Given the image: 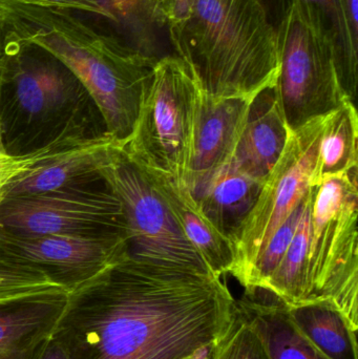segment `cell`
Masks as SVG:
<instances>
[{"instance_id":"cell-1","label":"cell","mask_w":358,"mask_h":359,"mask_svg":"<svg viewBox=\"0 0 358 359\" xmlns=\"http://www.w3.org/2000/svg\"><path fill=\"white\" fill-rule=\"evenodd\" d=\"M235 313L212 272L128 253L69 292L52 339L67 359H185L220 341Z\"/></svg>"},{"instance_id":"cell-2","label":"cell","mask_w":358,"mask_h":359,"mask_svg":"<svg viewBox=\"0 0 358 359\" xmlns=\"http://www.w3.org/2000/svg\"><path fill=\"white\" fill-rule=\"evenodd\" d=\"M8 41L32 46L58 59L92 99L105 133L121 145L130 141L157 57L117 36L103 34L74 11L4 2Z\"/></svg>"},{"instance_id":"cell-3","label":"cell","mask_w":358,"mask_h":359,"mask_svg":"<svg viewBox=\"0 0 358 359\" xmlns=\"http://www.w3.org/2000/svg\"><path fill=\"white\" fill-rule=\"evenodd\" d=\"M168 37L212 96L256 98L277 84L279 38L264 0H197Z\"/></svg>"},{"instance_id":"cell-4","label":"cell","mask_w":358,"mask_h":359,"mask_svg":"<svg viewBox=\"0 0 358 359\" xmlns=\"http://www.w3.org/2000/svg\"><path fill=\"white\" fill-rule=\"evenodd\" d=\"M94 109L85 88L58 59L36 46L8 41L0 73V126L8 154L25 155L59 141L105 134L92 130Z\"/></svg>"},{"instance_id":"cell-5","label":"cell","mask_w":358,"mask_h":359,"mask_svg":"<svg viewBox=\"0 0 358 359\" xmlns=\"http://www.w3.org/2000/svg\"><path fill=\"white\" fill-rule=\"evenodd\" d=\"M277 29L275 90L288 128L296 130L350 100L340 84L336 42L317 11L302 0H285Z\"/></svg>"},{"instance_id":"cell-6","label":"cell","mask_w":358,"mask_h":359,"mask_svg":"<svg viewBox=\"0 0 358 359\" xmlns=\"http://www.w3.org/2000/svg\"><path fill=\"white\" fill-rule=\"evenodd\" d=\"M202 86L176 55L160 57L126 151L145 168L186 184Z\"/></svg>"},{"instance_id":"cell-7","label":"cell","mask_w":358,"mask_h":359,"mask_svg":"<svg viewBox=\"0 0 358 359\" xmlns=\"http://www.w3.org/2000/svg\"><path fill=\"white\" fill-rule=\"evenodd\" d=\"M358 170L326 177L311 212L308 302L333 303L358 330Z\"/></svg>"},{"instance_id":"cell-8","label":"cell","mask_w":358,"mask_h":359,"mask_svg":"<svg viewBox=\"0 0 358 359\" xmlns=\"http://www.w3.org/2000/svg\"><path fill=\"white\" fill-rule=\"evenodd\" d=\"M99 175L121 203L130 255L153 263L212 272L185 236L153 180L124 145L113 144Z\"/></svg>"},{"instance_id":"cell-9","label":"cell","mask_w":358,"mask_h":359,"mask_svg":"<svg viewBox=\"0 0 358 359\" xmlns=\"http://www.w3.org/2000/svg\"><path fill=\"white\" fill-rule=\"evenodd\" d=\"M329 114L310 120L296 130H289L281 158L265 179L256 205L235 234V266L231 276L242 286H246L259 255L273 234L308 192Z\"/></svg>"},{"instance_id":"cell-10","label":"cell","mask_w":358,"mask_h":359,"mask_svg":"<svg viewBox=\"0 0 358 359\" xmlns=\"http://www.w3.org/2000/svg\"><path fill=\"white\" fill-rule=\"evenodd\" d=\"M130 253L126 233L27 234L0 227V270L33 274L73 291Z\"/></svg>"},{"instance_id":"cell-11","label":"cell","mask_w":358,"mask_h":359,"mask_svg":"<svg viewBox=\"0 0 358 359\" xmlns=\"http://www.w3.org/2000/svg\"><path fill=\"white\" fill-rule=\"evenodd\" d=\"M95 184L4 198L0 227L27 234L128 236L121 203L106 186Z\"/></svg>"},{"instance_id":"cell-12","label":"cell","mask_w":358,"mask_h":359,"mask_svg":"<svg viewBox=\"0 0 358 359\" xmlns=\"http://www.w3.org/2000/svg\"><path fill=\"white\" fill-rule=\"evenodd\" d=\"M69 291L33 274L0 270V359H38L52 339Z\"/></svg>"},{"instance_id":"cell-13","label":"cell","mask_w":358,"mask_h":359,"mask_svg":"<svg viewBox=\"0 0 358 359\" xmlns=\"http://www.w3.org/2000/svg\"><path fill=\"white\" fill-rule=\"evenodd\" d=\"M254 100L212 96L202 88L195 111L193 157L186 180L193 196L233 159Z\"/></svg>"},{"instance_id":"cell-14","label":"cell","mask_w":358,"mask_h":359,"mask_svg":"<svg viewBox=\"0 0 358 359\" xmlns=\"http://www.w3.org/2000/svg\"><path fill=\"white\" fill-rule=\"evenodd\" d=\"M115 143L105 133L53 154L15 180L4 198L102 182L99 172Z\"/></svg>"},{"instance_id":"cell-15","label":"cell","mask_w":358,"mask_h":359,"mask_svg":"<svg viewBox=\"0 0 358 359\" xmlns=\"http://www.w3.org/2000/svg\"><path fill=\"white\" fill-rule=\"evenodd\" d=\"M288 134L275 86L263 90L252 101L231 163L243 174L264 182L281 158Z\"/></svg>"},{"instance_id":"cell-16","label":"cell","mask_w":358,"mask_h":359,"mask_svg":"<svg viewBox=\"0 0 358 359\" xmlns=\"http://www.w3.org/2000/svg\"><path fill=\"white\" fill-rule=\"evenodd\" d=\"M143 168L210 271L218 278L233 273L235 266V251L233 243L221 233L202 212L186 184L145 166Z\"/></svg>"},{"instance_id":"cell-17","label":"cell","mask_w":358,"mask_h":359,"mask_svg":"<svg viewBox=\"0 0 358 359\" xmlns=\"http://www.w3.org/2000/svg\"><path fill=\"white\" fill-rule=\"evenodd\" d=\"M263 184L237 170L230 161L193 198L210 223L233 243L256 205Z\"/></svg>"},{"instance_id":"cell-18","label":"cell","mask_w":358,"mask_h":359,"mask_svg":"<svg viewBox=\"0 0 358 359\" xmlns=\"http://www.w3.org/2000/svg\"><path fill=\"white\" fill-rule=\"evenodd\" d=\"M275 297V295H273ZM275 302L258 299L246 292L237 301L240 309L258 330L269 359H328L294 326L287 307L275 297Z\"/></svg>"},{"instance_id":"cell-19","label":"cell","mask_w":358,"mask_h":359,"mask_svg":"<svg viewBox=\"0 0 358 359\" xmlns=\"http://www.w3.org/2000/svg\"><path fill=\"white\" fill-rule=\"evenodd\" d=\"M290 320L328 359H358L357 330L331 302L286 306Z\"/></svg>"},{"instance_id":"cell-20","label":"cell","mask_w":358,"mask_h":359,"mask_svg":"<svg viewBox=\"0 0 358 359\" xmlns=\"http://www.w3.org/2000/svg\"><path fill=\"white\" fill-rule=\"evenodd\" d=\"M319 186H310L306 205L291 243L281 263L261 290L275 295L285 306L308 302L309 247L311 236V212Z\"/></svg>"},{"instance_id":"cell-21","label":"cell","mask_w":358,"mask_h":359,"mask_svg":"<svg viewBox=\"0 0 358 359\" xmlns=\"http://www.w3.org/2000/svg\"><path fill=\"white\" fill-rule=\"evenodd\" d=\"M358 115L355 103L347 101L328 115L319 141L311 186L326 177L358 170Z\"/></svg>"},{"instance_id":"cell-22","label":"cell","mask_w":358,"mask_h":359,"mask_svg":"<svg viewBox=\"0 0 358 359\" xmlns=\"http://www.w3.org/2000/svg\"><path fill=\"white\" fill-rule=\"evenodd\" d=\"M319 13L336 42L338 75L349 100L355 103L358 82V36L351 31L340 0H302Z\"/></svg>"},{"instance_id":"cell-23","label":"cell","mask_w":358,"mask_h":359,"mask_svg":"<svg viewBox=\"0 0 358 359\" xmlns=\"http://www.w3.org/2000/svg\"><path fill=\"white\" fill-rule=\"evenodd\" d=\"M101 2L111 15L113 25L125 32L130 46L149 56L157 57L151 50V31L156 27L151 16V0H101Z\"/></svg>"},{"instance_id":"cell-24","label":"cell","mask_w":358,"mask_h":359,"mask_svg":"<svg viewBox=\"0 0 358 359\" xmlns=\"http://www.w3.org/2000/svg\"><path fill=\"white\" fill-rule=\"evenodd\" d=\"M309 191V190H308ZM307 192L305 198H303L301 204L294 209V212L289 215L285 223L280 226L279 229L273 234L268 244L265 247L264 250L259 255L249 276H248L247 283H246V292H252L256 289H263L266 284L267 280L273 276L275 270L277 269L282 259L285 255L292 238L296 233V227L300 223L301 217H302L303 210L307 202Z\"/></svg>"},{"instance_id":"cell-25","label":"cell","mask_w":358,"mask_h":359,"mask_svg":"<svg viewBox=\"0 0 358 359\" xmlns=\"http://www.w3.org/2000/svg\"><path fill=\"white\" fill-rule=\"evenodd\" d=\"M216 359H269L258 330L237 304L235 320L219 341Z\"/></svg>"},{"instance_id":"cell-26","label":"cell","mask_w":358,"mask_h":359,"mask_svg":"<svg viewBox=\"0 0 358 359\" xmlns=\"http://www.w3.org/2000/svg\"><path fill=\"white\" fill-rule=\"evenodd\" d=\"M82 140H65L53 143L43 149L25 155H11L4 149L0 126V204L4 200L6 188L17 178L29 172L34 166L43 161L53 154L58 153Z\"/></svg>"},{"instance_id":"cell-27","label":"cell","mask_w":358,"mask_h":359,"mask_svg":"<svg viewBox=\"0 0 358 359\" xmlns=\"http://www.w3.org/2000/svg\"><path fill=\"white\" fill-rule=\"evenodd\" d=\"M197 0H151V16L156 27L170 32L182 27L193 12Z\"/></svg>"},{"instance_id":"cell-28","label":"cell","mask_w":358,"mask_h":359,"mask_svg":"<svg viewBox=\"0 0 358 359\" xmlns=\"http://www.w3.org/2000/svg\"><path fill=\"white\" fill-rule=\"evenodd\" d=\"M4 2H16V4L46 6V8H65V10L74 11V12H81L84 14L98 16L111 23V15L103 6L101 0H0V4H4Z\"/></svg>"},{"instance_id":"cell-29","label":"cell","mask_w":358,"mask_h":359,"mask_svg":"<svg viewBox=\"0 0 358 359\" xmlns=\"http://www.w3.org/2000/svg\"><path fill=\"white\" fill-rule=\"evenodd\" d=\"M351 31L358 36V0H340Z\"/></svg>"},{"instance_id":"cell-30","label":"cell","mask_w":358,"mask_h":359,"mask_svg":"<svg viewBox=\"0 0 358 359\" xmlns=\"http://www.w3.org/2000/svg\"><path fill=\"white\" fill-rule=\"evenodd\" d=\"M8 59V25L0 8V73Z\"/></svg>"},{"instance_id":"cell-31","label":"cell","mask_w":358,"mask_h":359,"mask_svg":"<svg viewBox=\"0 0 358 359\" xmlns=\"http://www.w3.org/2000/svg\"><path fill=\"white\" fill-rule=\"evenodd\" d=\"M38 359H67V356L60 345L52 339L44 349L43 353Z\"/></svg>"},{"instance_id":"cell-32","label":"cell","mask_w":358,"mask_h":359,"mask_svg":"<svg viewBox=\"0 0 358 359\" xmlns=\"http://www.w3.org/2000/svg\"><path fill=\"white\" fill-rule=\"evenodd\" d=\"M218 344L219 341L218 343L210 344V345L198 350V351L195 352V353H193V355L185 359H214V358H216Z\"/></svg>"},{"instance_id":"cell-33","label":"cell","mask_w":358,"mask_h":359,"mask_svg":"<svg viewBox=\"0 0 358 359\" xmlns=\"http://www.w3.org/2000/svg\"><path fill=\"white\" fill-rule=\"evenodd\" d=\"M216 349H218V347H216ZM216 358H214V359H216Z\"/></svg>"},{"instance_id":"cell-34","label":"cell","mask_w":358,"mask_h":359,"mask_svg":"<svg viewBox=\"0 0 358 359\" xmlns=\"http://www.w3.org/2000/svg\"><path fill=\"white\" fill-rule=\"evenodd\" d=\"M264 1H265V4H266V0H264Z\"/></svg>"}]
</instances>
